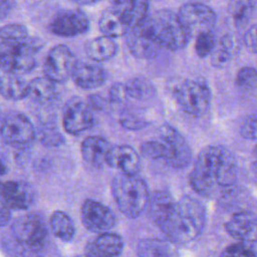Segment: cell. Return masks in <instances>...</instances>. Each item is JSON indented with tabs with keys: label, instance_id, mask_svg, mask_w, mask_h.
<instances>
[{
	"label": "cell",
	"instance_id": "obj_1",
	"mask_svg": "<svg viewBox=\"0 0 257 257\" xmlns=\"http://www.w3.org/2000/svg\"><path fill=\"white\" fill-rule=\"evenodd\" d=\"M193 190L205 197L218 189L232 188L237 181V164L233 155L222 146H207L198 154L189 177Z\"/></svg>",
	"mask_w": 257,
	"mask_h": 257
},
{
	"label": "cell",
	"instance_id": "obj_2",
	"mask_svg": "<svg viewBox=\"0 0 257 257\" xmlns=\"http://www.w3.org/2000/svg\"><path fill=\"white\" fill-rule=\"evenodd\" d=\"M206 224V210L197 199L184 196L176 204L165 220L158 225L168 240L175 244H185L196 239Z\"/></svg>",
	"mask_w": 257,
	"mask_h": 257
},
{
	"label": "cell",
	"instance_id": "obj_3",
	"mask_svg": "<svg viewBox=\"0 0 257 257\" xmlns=\"http://www.w3.org/2000/svg\"><path fill=\"white\" fill-rule=\"evenodd\" d=\"M112 198L118 210L128 218L139 217L150 201V192L146 182L138 176L118 173L110 184Z\"/></svg>",
	"mask_w": 257,
	"mask_h": 257
},
{
	"label": "cell",
	"instance_id": "obj_4",
	"mask_svg": "<svg viewBox=\"0 0 257 257\" xmlns=\"http://www.w3.org/2000/svg\"><path fill=\"white\" fill-rule=\"evenodd\" d=\"M145 25L161 48L173 51L180 50L187 45L190 39L177 13L169 9H161L150 14Z\"/></svg>",
	"mask_w": 257,
	"mask_h": 257
},
{
	"label": "cell",
	"instance_id": "obj_5",
	"mask_svg": "<svg viewBox=\"0 0 257 257\" xmlns=\"http://www.w3.org/2000/svg\"><path fill=\"white\" fill-rule=\"evenodd\" d=\"M43 43L35 37H28L17 43L0 42V68L6 74L21 75L37 66L36 53Z\"/></svg>",
	"mask_w": 257,
	"mask_h": 257
},
{
	"label": "cell",
	"instance_id": "obj_6",
	"mask_svg": "<svg viewBox=\"0 0 257 257\" xmlns=\"http://www.w3.org/2000/svg\"><path fill=\"white\" fill-rule=\"evenodd\" d=\"M172 91L180 107L192 116H203L210 108L211 89L203 77L185 78L175 84Z\"/></svg>",
	"mask_w": 257,
	"mask_h": 257
},
{
	"label": "cell",
	"instance_id": "obj_7",
	"mask_svg": "<svg viewBox=\"0 0 257 257\" xmlns=\"http://www.w3.org/2000/svg\"><path fill=\"white\" fill-rule=\"evenodd\" d=\"M12 235L23 247L37 250L44 245L47 228L43 218L36 213H28L17 217L11 226Z\"/></svg>",
	"mask_w": 257,
	"mask_h": 257
},
{
	"label": "cell",
	"instance_id": "obj_8",
	"mask_svg": "<svg viewBox=\"0 0 257 257\" xmlns=\"http://www.w3.org/2000/svg\"><path fill=\"white\" fill-rule=\"evenodd\" d=\"M72 50L65 44H57L49 49L43 62L44 76L55 83L65 82L77 65Z\"/></svg>",
	"mask_w": 257,
	"mask_h": 257
},
{
	"label": "cell",
	"instance_id": "obj_9",
	"mask_svg": "<svg viewBox=\"0 0 257 257\" xmlns=\"http://www.w3.org/2000/svg\"><path fill=\"white\" fill-rule=\"evenodd\" d=\"M177 15L190 38L206 31H212L217 19L214 10L200 2L183 4Z\"/></svg>",
	"mask_w": 257,
	"mask_h": 257
},
{
	"label": "cell",
	"instance_id": "obj_10",
	"mask_svg": "<svg viewBox=\"0 0 257 257\" xmlns=\"http://www.w3.org/2000/svg\"><path fill=\"white\" fill-rule=\"evenodd\" d=\"M159 140L167 150L166 162L175 169H183L192 161V151L182 134L171 124L164 123L159 128Z\"/></svg>",
	"mask_w": 257,
	"mask_h": 257
},
{
	"label": "cell",
	"instance_id": "obj_11",
	"mask_svg": "<svg viewBox=\"0 0 257 257\" xmlns=\"http://www.w3.org/2000/svg\"><path fill=\"white\" fill-rule=\"evenodd\" d=\"M0 138L11 146H25L36 138V128L21 112H10L0 121Z\"/></svg>",
	"mask_w": 257,
	"mask_h": 257
},
{
	"label": "cell",
	"instance_id": "obj_12",
	"mask_svg": "<svg viewBox=\"0 0 257 257\" xmlns=\"http://www.w3.org/2000/svg\"><path fill=\"white\" fill-rule=\"evenodd\" d=\"M89 18L78 8L58 12L50 21L49 30L60 37H75L84 34L89 29Z\"/></svg>",
	"mask_w": 257,
	"mask_h": 257
},
{
	"label": "cell",
	"instance_id": "obj_13",
	"mask_svg": "<svg viewBox=\"0 0 257 257\" xmlns=\"http://www.w3.org/2000/svg\"><path fill=\"white\" fill-rule=\"evenodd\" d=\"M93 123L92 109L87 102L77 97H73L67 101L62 114V126L67 134L78 136L88 131Z\"/></svg>",
	"mask_w": 257,
	"mask_h": 257
},
{
	"label": "cell",
	"instance_id": "obj_14",
	"mask_svg": "<svg viewBox=\"0 0 257 257\" xmlns=\"http://www.w3.org/2000/svg\"><path fill=\"white\" fill-rule=\"evenodd\" d=\"M80 219L87 230L97 234L108 232L115 225L113 212L104 204L93 199L83 201L80 207Z\"/></svg>",
	"mask_w": 257,
	"mask_h": 257
},
{
	"label": "cell",
	"instance_id": "obj_15",
	"mask_svg": "<svg viewBox=\"0 0 257 257\" xmlns=\"http://www.w3.org/2000/svg\"><path fill=\"white\" fill-rule=\"evenodd\" d=\"M0 198L10 210H26L35 200V191L27 182L10 180L0 185Z\"/></svg>",
	"mask_w": 257,
	"mask_h": 257
},
{
	"label": "cell",
	"instance_id": "obj_16",
	"mask_svg": "<svg viewBox=\"0 0 257 257\" xmlns=\"http://www.w3.org/2000/svg\"><path fill=\"white\" fill-rule=\"evenodd\" d=\"M130 52L137 58L151 59L158 55L161 47L148 32L145 22L138 27L128 29L124 35Z\"/></svg>",
	"mask_w": 257,
	"mask_h": 257
},
{
	"label": "cell",
	"instance_id": "obj_17",
	"mask_svg": "<svg viewBox=\"0 0 257 257\" xmlns=\"http://www.w3.org/2000/svg\"><path fill=\"white\" fill-rule=\"evenodd\" d=\"M225 230L241 243L252 244L257 242V216L251 212L233 214L225 223Z\"/></svg>",
	"mask_w": 257,
	"mask_h": 257
},
{
	"label": "cell",
	"instance_id": "obj_18",
	"mask_svg": "<svg viewBox=\"0 0 257 257\" xmlns=\"http://www.w3.org/2000/svg\"><path fill=\"white\" fill-rule=\"evenodd\" d=\"M106 165L117 169L120 174L127 176H137L141 159L137 151L128 145L112 146L106 158Z\"/></svg>",
	"mask_w": 257,
	"mask_h": 257
},
{
	"label": "cell",
	"instance_id": "obj_19",
	"mask_svg": "<svg viewBox=\"0 0 257 257\" xmlns=\"http://www.w3.org/2000/svg\"><path fill=\"white\" fill-rule=\"evenodd\" d=\"M123 245L122 238L116 233H101L87 242L84 255L86 257H117Z\"/></svg>",
	"mask_w": 257,
	"mask_h": 257
},
{
	"label": "cell",
	"instance_id": "obj_20",
	"mask_svg": "<svg viewBox=\"0 0 257 257\" xmlns=\"http://www.w3.org/2000/svg\"><path fill=\"white\" fill-rule=\"evenodd\" d=\"M124 26L128 29L143 24L149 17L150 4L143 0H121L111 3Z\"/></svg>",
	"mask_w": 257,
	"mask_h": 257
},
{
	"label": "cell",
	"instance_id": "obj_21",
	"mask_svg": "<svg viewBox=\"0 0 257 257\" xmlns=\"http://www.w3.org/2000/svg\"><path fill=\"white\" fill-rule=\"evenodd\" d=\"M109 142L100 136H89L80 145L82 160L91 167L100 168L106 164V158L111 149Z\"/></svg>",
	"mask_w": 257,
	"mask_h": 257
},
{
	"label": "cell",
	"instance_id": "obj_22",
	"mask_svg": "<svg viewBox=\"0 0 257 257\" xmlns=\"http://www.w3.org/2000/svg\"><path fill=\"white\" fill-rule=\"evenodd\" d=\"M74 83L82 89H93L104 84L107 78L106 71L97 64L78 62L73 73Z\"/></svg>",
	"mask_w": 257,
	"mask_h": 257
},
{
	"label": "cell",
	"instance_id": "obj_23",
	"mask_svg": "<svg viewBox=\"0 0 257 257\" xmlns=\"http://www.w3.org/2000/svg\"><path fill=\"white\" fill-rule=\"evenodd\" d=\"M137 254L139 257H178L179 251L168 239L147 238L138 243Z\"/></svg>",
	"mask_w": 257,
	"mask_h": 257
},
{
	"label": "cell",
	"instance_id": "obj_24",
	"mask_svg": "<svg viewBox=\"0 0 257 257\" xmlns=\"http://www.w3.org/2000/svg\"><path fill=\"white\" fill-rule=\"evenodd\" d=\"M118 46L114 39L106 36H98L89 39L84 45V51L88 58L96 62L111 59L117 52Z\"/></svg>",
	"mask_w": 257,
	"mask_h": 257
},
{
	"label": "cell",
	"instance_id": "obj_25",
	"mask_svg": "<svg viewBox=\"0 0 257 257\" xmlns=\"http://www.w3.org/2000/svg\"><path fill=\"white\" fill-rule=\"evenodd\" d=\"M28 97L38 104L51 103L57 97L56 83L44 75L35 77L29 81Z\"/></svg>",
	"mask_w": 257,
	"mask_h": 257
},
{
	"label": "cell",
	"instance_id": "obj_26",
	"mask_svg": "<svg viewBox=\"0 0 257 257\" xmlns=\"http://www.w3.org/2000/svg\"><path fill=\"white\" fill-rule=\"evenodd\" d=\"M175 204L176 201L168 191L161 190L153 193V195L150 196L148 204L149 213L153 221L157 225H160L171 213Z\"/></svg>",
	"mask_w": 257,
	"mask_h": 257
},
{
	"label": "cell",
	"instance_id": "obj_27",
	"mask_svg": "<svg viewBox=\"0 0 257 257\" xmlns=\"http://www.w3.org/2000/svg\"><path fill=\"white\" fill-rule=\"evenodd\" d=\"M29 82L20 75L5 74L0 76V95L9 100H21L28 97Z\"/></svg>",
	"mask_w": 257,
	"mask_h": 257
},
{
	"label": "cell",
	"instance_id": "obj_28",
	"mask_svg": "<svg viewBox=\"0 0 257 257\" xmlns=\"http://www.w3.org/2000/svg\"><path fill=\"white\" fill-rule=\"evenodd\" d=\"M98 28L103 36L109 38H117L124 36L127 28L122 23L117 12L110 5L102 11L98 20Z\"/></svg>",
	"mask_w": 257,
	"mask_h": 257
},
{
	"label": "cell",
	"instance_id": "obj_29",
	"mask_svg": "<svg viewBox=\"0 0 257 257\" xmlns=\"http://www.w3.org/2000/svg\"><path fill=\"white\" fill-rule=\"evenodd\" d=\"M49 224L53 234L62 241H70L75 234V227L72 219L62 211L53 212Z\"/></svg>",
	"mask_w": 257,
	"mask_h": 257
},
{
	"label": "cell",
	"instance_id": "obj_30",
	"mask_svg": "<svg viewBox=\"0 0 257 257\" xmlns=\"http://www.w3.org/2000/svg\"><path fill=\"white\" fill-rule=\"evenodd\" d=\"M128 97L138 100H149L156 95V88L152 81L144 76H136L125 83Z\"/></svg>",
	"mask_w": 257,
	"mask_h": 257
},
{
	"label": "cell",
	"instance_id": "obj_31",
	"mask_svg": "<svg viewBox=\"0 0 257 257\" xmlns=\"http://www.w3.org/2000/svg\"><path fill=\"white\" fill-rule=\"evenodd\" d=\"M235 43L230 35H224L217 40L216 46L211 53V62L215 67L221 68L227 65L234 54Z\"/></svg>",
	"mask_w": 257,
	"mask_h": 257
},
{
	"label": "cell",
	"instance_id": "obj_32",
	"mask_svg": "<svg viewBox=\"0 0 257 257\" xmlns=\"http://www.w3.org/2000/svg\"><path fill=\"white\" fill-rule=\"evenodd\" d=\"M28 37V29L23 24L10 23L0 26V42L17 43Z\"/></svg>",
	"mask_w": 257,
	"mask_h": 257
},
{
	"label": "cell",
	"instance_id": "obj_33",
	"mask_svg": "<svg viewBox=\"0 0 257 257\" xmlns=\"http://www.w3.org/2000/svg\"><path fill=\"white\" fill-rule=\"evenodd\" d=\"M36 137H38L39 142L46 147H57L64 142L58 128L51 123L41 125L38 131H36Z\"/></svg>",
	"mask_w": 257,
	"mask_h": 257
},
{
	"label": "cell",
	"instance_id": "obj_34",
	"mask_svg": "<svg viewBox=\"0 0 257 257\" xmlns=\"http://www.w3.org/2000/svg\"><path fill=\"white\" fill-rule=\"evenodd\" d=\"M217 43V37L213 31H206L196 36L195 51L200 58L211 55Z\"/></svg>",
	"mask_w": 257,
	"mask_h": 257
},
{
	"label": "cell",
	"instance_id": "obj_35",
	"mask_svg": "<svg viewBox=\"0 0 257 257\" xmlns=\"http://www.w3.org/2000/svg\"><path fill=\"white\" fill-rule=\"evenodd\" d=\"M253 3L249 1H238L232 3L231 14L234 23L238 27H243L250 20L253 13Z\"/></svg>",
	"mask_w": 257,
	"mask_h": 257
},
{
	"label": "cell",
	"instance_id": "obj_36",
	"mask_svg": "<svg viewBox=\"0 0 257 257\" xmlns=\"http://www.w3.org/2000/svg\"><path fill=\"white\" fill-rule=\"evenodd\" d=\"M119 124L128 131H139L146 127L149 121L133 109H123L118 116Z\"/></svg>",
	"mask_w": 257,
	"mask_h": 257
},
{
	"label": "cell",
	"instance_id": "obj_37",
	"mask_svg": "<svg viewBox=\"0 0 257 257\" xmlns=\"http://www.w3.org/2000/svg\"><path fill=\"white\" fill-rule=\"evenodd\" d=\"M141 154L151 160H167V150L161 140L147 141L141 146Z\"/></svg>",
	"mask_w": 257,
	"mask_h": 257
},
{
	"label": "cell",
	"instance_id": "obj_38",
	"mask_svg": "<svg viewBox=\"0 0 257 257\" xmlns=\"http://www.w3.org/2000/svg\"><path fill=\"white\" fill-rule=\"evenodd\" d=\"M236 84L243 90L253 89L257 85V70L251 66L240 68L236 75Z\"/></svg>",
	"mask_w": 257,
	"mask_h": 257
},
{
	"label": "cell",
	"instance_id": "obj_39",
	"mask_svg": "<svg viewBox=\"0 0 257 257\" xmlns=\"http://www.w3.org/2000/svg\"><path fill=\"white\" fill-rule=\"evenodd\" d=\"M221 257H257V254L250 245L238 242L227 246Z\"/></svg>",
	"mask_w": 257,
	"mask_h": 257
},
{
	"label": "cell",
	"instance_id": "obj_40",
	"mask_svg": "<svg viewBox=\"0 0 257 257\" xmlns=\"http://www.w3.org/2000/svg\"><path fill=\"white\" fill-rule=\"evenodd\" d=\"M107 97L112 103H123L128 98L127 89L125 83L115 82L113 83L107 92Z\"/></svg>",
	"mask_w": 257,
	"mask_h": 257
},
{
	"label": "cell",
	"instance_id": "obj_41",
	"mask_svg": "<svg viewBox=\"0 0 257 257\" xmlns=\"http://www.w3.org/2000/svg\"><path fill=\"white\" fill-rule=\"evenodd\" d=\"M240 134L243 138L248 140H257V115L247 116L241 126Z\"/></svg>",
	"mask_w": 257,
	"mask_h": 257
},
{
	"label": "cell",
	"instance_id": "obj_42",
	"mask_svg": "<svg viewBox=\"0 0 257 257\" xmlns=\"http://www.w3.org/2000/svg\"><path fill=\"white\" fill-rule=\"evenodd\" d=\"M109 99L108 97H104L103 95L99 94V93H93L90 94L87 97V104L89 105V107L91 109H96V110H103L107 107L108 103H109Z\"/></svg>",
	"mask_w": 257,
	"mask_h": 257
},
{
	"label": "cell",
	"instance_id": "obj_43",
	"mask_svg": "<svg viewBox=\"0 0 257 257\" xmlns=\"http://www.w3.org/2000/svg\"><path fill=\"white\" fill-rule=\"evenodd\" d=\"M244 45L249 51L257 53V24L251 26L245 33Z\"/></svg>",
	"mask_w": 257,
	"mask_h": 257
},
{
	"label": "cell",
	"instance_id": "obj_44",
	"mask_svg": "<svg viewBox=\"0 0 257 257\" xmlns=\"http://www.w3.org/2000/svg\"><path fill=\"white\" fill-rule=\"evenodd\" d=\"M15 6L14 1L0 0V20L6 18Z\"/></svg>",
	"mask_w": 257,
	"mask_h": 257
},
{
	"label": "cell",
	"instance_id": "obj_45",
	"mask_svg": "<svg viewBox=\"0 0 257 257\" xmlns=\"http://www.w3.org/2000/svg\"><path fill=\"white\" fill-rule=\"evenodd\" d=\"M10 218H11L10 209L0 198V226L6 225L10 221Z\"/></svg>",
	"mask_w": 257,
	"mask_h": 257
},
{
	"label": "cell",
	"instance_id": "obj_46",
	"mask_svg": "<svg viewBox=\"0 0 257 257\" xmlns=\"http://www.w3.org/2000/svg\"><path fill=\"white\" fill-rule=\"evenodd\" d=\"M7 172V169H6V166L4 165V163L0 160V176H3L5 175Z\"/></svg>",
	"mask_w": 257,
	"mask_h": 257
},
{
	"label": "cell",
	"instance_id": "obj_47",
	"mask_svg": "<svg viewBox=\"0 0 257 257\" xmlns=\"http://www.w3.org/2000/svg\"><path fill=\"white\" fill-rule=\"evenodd\" d=\"M254 154H255V156L257 157V145H256V147L254 148Z\"/></svg>",
	"mask_w": 257,
	"mask_h": 257
},
{
	"label": "cell",
	"instance_id": "obj_48",
	"mask_svg": "<svg viewBox=\"0 0 257 257\" xmlns=\"http://www.w3.org/2000/svg\"><path fill=\"white\" fill-rule=\"evenodd\" d=\"M77 257H86V256L84 255V256H77Z\"/></svg>",
	"mask_w": 257,
	"mask_h": 257
},
{
	"label": "cell",
	"instance_id": "obj_49",
	"mask_svg": "<svg viewBox=\"0 0 257 257\" xmlns=\"http://www.w3.org/2000/svg\"><path fill=\"white\" fill-rule=\"evenodd\" d=\"M0 113H1V110H0Z\"/></svg>",
	"mask_w": 257,
	"mask_h": 257
},
{
	"label": "cell",
	"instance_id": "obj_50",
	"mask_svg": "<svg viewBox=\"0 0 257 257\" xmlns=\"http://www.w3.org/2000/svg\"><path fill=\"white\" fill-rule=\"evenodd\" d=\"M0 76H1V75H0Z\"/></svg>",
	"mask_w": 257,
	"mask_h": 257
},
{
	"label": "cell",
	"instance_id": "obj_51",
	"mask_svg": "<svg viewBox=\"0 0 257 257\" xmlns=\"http://www.w3.org/2000/svg\"><path fill=\"white\" fill-rule=\"evenodd\" d=\"M0 185H1V184H0Z\"/></svg>",
	"mask_w": 257,
	"mask_h": 257
}]
</instances>
